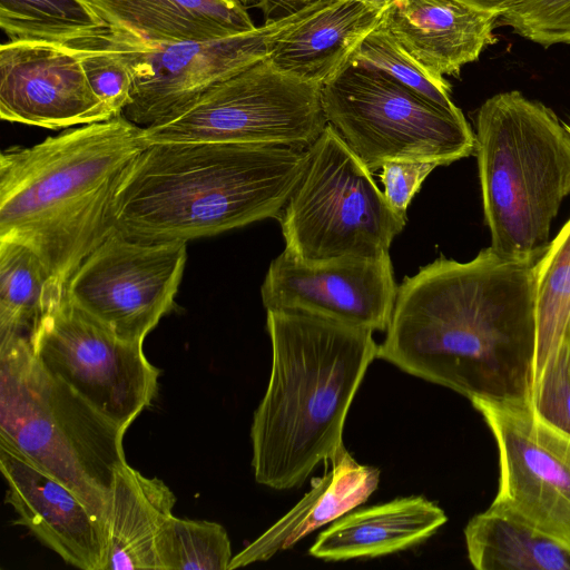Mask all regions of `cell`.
I'll list each match as a JSON object with an SVG mask.
<instances>
[{
    "label": "cell",
    "instance_id": "8fae6325",
    "mask_svg": "<svg viewBox=\"0 0 570 570\" xmlns=\"http://www.w3.org/2000/svg\"><path fill=\"white\" fill-rule=\"evenodd\" d=\"M36 360L95 410L127 431L157 395L160 371L130 342L73 305L53 303L32 342Z\"/></svg>",
    "mask_w": 570,
    "mask_h": 570
},
{
    "label": "cell",
    "instance_id": "9c48e42d",
    "mask_svg": "<svg viewBox=\"0 0 570 570\" xmlns=\"http://www.w3.org/2000/svg\"><path fill=\"white\" fill-rule=\"evenodd\" d=\"M322 85L304 81L263 59L142 128L153 142H233L308 149L328 125Z\"/></svg>",
    "mask_w": 570,
    "mask_h": 570
},
{
    "label": "cell",
    "instance_id": "7402d4cb",
    "mask_svg": "<svg viewBox=\"0 0 570 570\" xmlns=\"http://www.w3.org/2000/svg\"><path fill=\"white\" fill-rule=\"evenodd\" d=\"M108 28L147 41L206 40L255 29L238 0H87Z\"/></svg>",
    "mask_w": 570,
    "mask_h": 570
},
{
    "label": "cell",
    "instance_id": "277c9868",
    "mask_svg": "<svg viewBox=\"0 0 570 570\" xmlns=\"http://www.w3.org/2000/svg\"><path fill=\"white\" fill-rule=\"evenodd\" d=\"M266 311L272 368L250 426L252 468L257 483L288 490L345 449L346 416L379 344L368 330Z\"/></svg>",
    "mask_w": 570,
    "mask_h": 570
},
{
    "label": "cell",
    "instance_id": "52a82bcc",
    "mask_svg": "<svg viewBox=\"0 0 570 570\" xmlns=\"http://www.w3.org/2000/svg\"><path fill=\"white\" fill-rule=\"evenodd\" d=\"M307 169L277 218L288 257L314 263L379 257L406 224L372 173L331 125L308 148Z\"/></svg>",
    "mask_w": 570,
    "mask_h": 570
},
{
    "label": "cell",
    "instance_id": "8992f818",
    "mask_svg": "<svg viewBox=\"0 0 570 570\" xmlns=\"http://www.w3.org/2000/svg\"><path fill=\"white\" fill-rule=\"evenodd\" d=\"M126 431L36 360L30 342L0 336V440L76 492L105 522Z\"/></svg>",
    "mask_w": 570,
    "mask_h": 570
},
{
    "label": "cell",
    "instance_id": "d6986e66",
    "mask_svg": "<svg viewBox=\"0 0 570 570\" xmlns=\"http://www.w3.org/2000/svg\"><path fill=\"white\" fill-rule=\"evenodd\" d=\"M383 12L362 0H331L278 39L267 59L279 71L323 86L347 66Z\"/></svg>",
    "mask_w": 570,
    "mask_h": 570
},
{
    "label": "cell",
    "instance_id": "7c38bea8",
    "mask_svg": "<svg viewBox=\"0 0 570 570\" xmlns=\"http://www.w3.org/2000/svg\"><path fill=\"white\" fill-rule=\"evenodd\" d=\"M470 401L498 449L499 487L489 508L570 552V433L539 416L527 399Z\"/></svg>",
    "mask_w": 570,
    "mask_h": 570
},
{
    "label": "cell",
    "instance_id": "2e32d148",
    "mask_svg": "<svg viewBox=\"0 0 570 570\" xmlns=\"http://www.w3.org/2000/svg\"><path fill=\"white\" fill-rule=\"evenodd\" d=\"M6 502L26 527L65 562L82 570H105L106 524L71 489L0 440Z\"/></svg>",
    "mask_w": 570,
    "mask_h": 570
},
{
    "label": "cell",
    "instance_id": "f1b7e54d",
    "mask_svg": "<svg viewBox=\"0 0 570 570\" xmlns=\"http://www.w3.org/2000/svg\"><path fill=\"white\" fill-rule=\"evenodd\" d=\"M107 32L68 45L75 49L95 94L117 116L130 101L132 80L126 59L107 40Z\"/></svg>",
    "mask_w": 570,
    "mask_h": 570
},
{
    "label": "cell",
    "instance_id": "7a4b0ae2",
    "mask_svg": "<svg viewBox=\"0 0 570 570\" xmlns=\"http://www.w3.org/2000/svg\"><path fill=\"white\" fill-rule=\"evenodd\" d=\"M148 144L122 114L0 155V240L32 249L66 291L80 264L116 229L114 199Z\"/></svg>",
    "mask_w": 570,
    "mask_h": 570
},
{
    "label": "cell",
    "instance_id": "484cf974",
    "mask_svg": "<svg viewBox=\"0 0 570 570\" xmlns=\"http://www.w3.org/2000/svg\"><path fill=\"white\" fill-rule=\"evenodd\" d=\"M0 27L10 41L63 45L108 31L87 0H0Z\"/></svg>",
    "mask_w": 570,
    "mask_h": 570
},
{
    "label": "cell",
    "instance_id": "d6a6232c",
    "mask_svg": "<svg viewBox=\"0 0 570 570\" xmlns=\"http://www.w3.org/2000/svg\"><path fill=\"white\" fill-rule=\"evenodd\" d=\"M314 0H254L252 6L258 8L265 22L274 21L297 13Z\"/></svg>",
    "mask_w": 570,
    "mask_h": 570
},
{
    "label": "cell",
    "instance_id": "8d00e7d4",
    "mask_svg": "<svg viewBox=\"0 0 570 570\" xmlns=\"http://www.w3.org/2000/svg\"><path fill=\"white\" fill-rule=\"evenodd\" d=\"M566 126H567L568 130L570 131V126H569V125H567V124H566Z\"/></svg>",
    "mask_w": 570,
    "mask_h": 570
},
{
    "label": "cell",
    "instance_id": "4dcf8cb0",
    "mask_svg": "<svg viewBox=\"0 0 570 570\" xmlns=\"http://www.w3.org/2000/svg\"><path fill=\"white\" fill-rule=\"evenodd\" d=\"M529 404L547 422L570 433V345L546 371Z\"/></svg>",
    "mask_w": 570,
    "mask_h": 570
},
{
    "label": "cell",
    "instance_id": "9a60e30c",
    "mask_svg": "<svg viewBox=\"0 0 570 570\" xmlns=\"http://www.w3.org/2000/svg\"><path fill=\"white\" fill-rule=\"evenodd\" d=\"M2 120L48 129L116 116L95 94L75 49L47 41H9L0 48Z\"/></svg>",
    "mask_w": 570,
    "mask_h": 570
},
{
    "label": "cell",
    "instance_id": "3957f363",
    "mask_svg": "<svg viewBox=\"0 0 570 570\" xmlns=\"http://www.w3.org/2000/svg\"><path fill=\"white\" fill-rule=\"evenodd\" d=\"M308 149L233 142L148 144L114 199L124 234L185 240L278 218L304 176Z\"/></svg>",
    "mask_w": 570,
    "mask_h": 570
},
{
    "label": "cell",
    "instance_id": "44dd1931",
    "mask_svg": "<svg viewBox=\"0 0 570 570\" xmlns=\"http://www.w3.org/2000/svg\"><path fill=\"white\" fill-rule=\"evenodd\" d=\"M175 503L163 480L121 465L108 502L105 570H163L160 546Z\"/></svg>",
    "mask_w": 570,
    "mask_h": 570
},
{
    "label": "cell",
    "instance_id": "6da1fadb",
    "mask_svg": "<svg viewBox=\"0 0 570 570\" xmlns=\"http://www.w3.org/2000/svg\"><path fill=\"white\" fill-rule=\"evenodd\" d=\"M537 262L489 246L469 262L442 256L404 277L377 358L469 400H528Z\"/></svg>",
    "mask_w": 570,
    "mask_h": 570
},
{
    "label": "cell",
    "instance_id": "836d02e7",
    "mask_svg": "<svg viewBox=\"0 0 570 570\" xmlns=\"http://www.w3.org/2000/svg\"><path fill=\"white\" fill-rule=\"evenodd\" d=\"M480 10L489 11L499 14V17L520 6L528 0H461Z\"/></svg>",
    "mask_w": 570,
    "mask_h": 570
},
{
    "label": "cell",
    "instance_id": "4fadbf2b",
    "mask_svg": "<svg viewBox=\"0 0 570 570\" xmlns=\"http://www.w3.org/2000/svg\"><path fill=\"white\" fill-rule=\"evenodd\" d=\"M185 240H145L115 229L66 285L68 299L116 336L144 343L175 305Z\"/></svg>",
    "mask_w": 570,
    "mask_h": 570
},
{
    "label": "cell",
    "instance_id": "83f0119b",
    "mask_svg": "<svg viewBox=\"0 0 570 570\" xmlns=\"http://www.w3.org/2000/svg\"><path fill=\"white\" fill-rule=\"evenodd\" d=\"M232 558L230 540L222 524L170 518L160 546L163 570H228Z\"/></svg>",
    "mask_w": 570,
    "mask_h": 570
},
{
    "label": "cell",
    "instance_id": "1f68e13d",
    "mask_svg": "<svg viewBox=\"0 0 570 570\" xmlns=\"http://www.w3.org/2000/svg\"><path fill=\"white\" fill-rule=\"evenodd\" d=\"M438 166V163L428 160H391L381 167L383 194L397 215L406 218L407 206L426 176Z\"/></svg>",
    "mask_w": 570,
    "mask_h": 570
},
{
    "label": "cell",
    "instance_id": "e575fe53",
    "mask_svg": "<svg viewBox=\"0 0 570 570\" xmlns=\"http://www.w3.org/2000/svg\"><path fill=\"white\" fill-rule=\"evenodd\" d=\"M373 7L385 10L391 3L396 0H362Z\"/></svg>",
    "mask_w": 570,
    "mask_h": 570
},
{
    "label": "cell",
    "instance_id": "4316f807",
    "mask_svg": "<svg viewBox=\"0 0 570 570\" xmlns=\"http://www.w3.org/2000/svg\"><path fill=\"white\" fill-rule=\"evenodd\" d=\"M350 62L383 72L448 112L462 114L451 99V87L444 77L421 65L382 22L360 42Z\"/></svg>",
    "mask_w": 570,
    "mask_h": 570
},
{
    "label": "cell",
    "instance_id": "ac0fdd59",
    "mask_svg": "<svg viewBox=\"0 0 570 570\" xmlns=\"http://www.w3.org/2000/svg\"><path fill=\"white\" fill-rule=\"evenodd\" d=\"M448 517L422 495L352 510L318 534L308 553L326 561L375 558L421 544Z\"/></svg>",
    "mask_w": 570,
    "mask_h": 570
},
{
    "label": "cell",
    "instance_id": "d4e9b609",
    "mask_svg": "<svg viewBox=\"0 0 570 570\" xmlns=\"http://www.w3.org/2000/svg\"><path fill=\"white\" fill-rule=\"evenodd\" d=\"M66 292L29 247L0 240V336L32 342L42 320Z\"/></svg>",
    "mask_w": 570,
    "mask_h": 570
},
{
    "label": "cell",
    "instance_id": "f546056e",
    "mask_svg": "<svg viewBox=\"0 0 570 570\" xmlns=\"http://www.w3.org/2000/svg\"><path fill=\"white\" fill-rule=\"evenodd\" d=\"M498 23L546 48L570 45V0H528L502 13Z\"/></svg>",
    "mask_w": 570,
    "mask_h": 570
},
{
    "label": "cell",
    "instance_id": "ffe728a7",
    "mask_svg": "<svg viewBox=\"0 0 570 570\" xmlns=\"http://www.w3.org/2000/svg\"><path fill=\"white\" fill-rule=\"evenodd\" d=\"M380 483V471L358 463L344 449L325 473L312 482L311 490L286 514L236 556L228 570L266 561L291 549L316 529L331 524L360 507Z\"/></svg>",
    "mask_w": 570,
    "mask_h": 570
},
{
    "label": "cell",
    "instance_id": "603a6c76",
    "mask_svg": "<svg viewBox=\"0 0 570 570\" xmlns=\"http://www.w3.org/2000/svg\"><path fill=\"white\" fill-rule=\"evenodd\" d=\"M468 557L479 570H570V552L492 509L464 529Z\"/></svg>",
    "mask_w": 570,
    "mask_h": 570
},
{
    "label": "cell",
    "instance_id": "5b68a950",
    "mask_svg": "<svg viewBox=\"0 0 570 570\" xmlns=\"http://www.w3.org/2000/svg\"><path fill=\"white\" fill-rule=\"evenodd\" d=\"M474 137L490 247L510 261H539L570 195V131L552 109L511 90L481 105Z\"/></svg>",
    "mask_w": 570,
    "mask_h": 570
},
{
    "label": "cell",
    "instance_id": "30bf717a",
    "mask_svg": "<svg viewBox=\"0 0 570 570\" xmlns=\"http://www.w3.org/2000/svg\"><path fill=\"white\" fill-rule=\"evenodd\" d=\"M331 0L255 29L206 40L147 41L110 30L107 40L126 59L132 80L122 115L146 128L179 110L214 85L268 58L287 31Z\"/></svg>",
    "mask_w": 570,
    "mask_h": 570
},
{
    "label": "cell",
    "instance_id": "cb8c5ba5",
    "mask_svg": "<svg viewBox=\"0 0 570 570\" xmlns=\"http://www.w3.org/2000/svg\"><path fill=\"white\" fill-rule=\"evenodd\" d=\"M534 324L528 402L546 371L570 345V218L535 264Z\"/></svg>",
    "mask_w": 570,
    "mask_h": 570
},
{
    "label": "cell",
    "instance_id": "5bb4252c",
    "mask_svg": "<svg viewBox=\"0 0 570 570\" xmlns=\"http://www.w3.org/2000/svg\"><path fill=\"white\" fill-rule=\"evenodd\" d=\"M397 286L390 254L303 263L283 252L272 261L261 294L266 309L302 312L384 332Z\"/></svg>",
    "mask_w": 570,
    "mask_h": 570
},
{
    "label": "cell",
    "instance_id": "ba28073f",
    "mask_svg": "<svg viewBox=\"0 0 570 570\" xmlns=\"http://www.w3.org/2000/svg\"><path fill=\"white\" fill-rule=\"evenodd\" d=\"M328 125L373 174L391 160L450 165L474 153L463 112L451 114L383 72L348 62L323 85Z\"/></svg>",
    "mask_w": 570,
    "mask_h": 570
},
{
    "label": "cell",
    "instance_id": "d590c367",
    "mask_svg": "<svg viewBox=\"0 0 570 570\" xmlns=\"http://www.w3.org/2000/svg\"><path fill=\"white\" fill-rule=\"evenodd\" d=\"M244 6L252 4L254 0H238Z\"/></svg>",
    "mask_w": 570,
    "mask_h": 570
},
{
    "label": "cell",
    "instance_id": "e0dca14e",
    "mask_svg": "<svg viewBox=\"0 0 570 570\" xmlns=\"http://www.w3.org/2000/svg\"><path fill=\"white\" fill-rule=\"evenodd\" d=\"M499 14L461 0H396L382 24L421 65L439 76H455L495 42Z\"/></svg>",
    "mask_w": 570,
    "mask_h": 570
}]
</instances>
